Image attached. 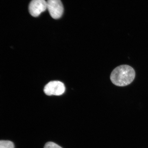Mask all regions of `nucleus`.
<instances>
[{
    "label": "nucleus",
    "instance_id": "1",
    "mask_svg": "<svg viewBox=\"0 0 148 148\" xmlns=\"http://www.w3.org/2000/svg\"><path fill=\"white\" fill-rule=\"evenodd\" d=\"M135 72L131 66L123 65L116 67L112 72L110 79L116 86H124L132 83L135 77Z\"/></svg>",
    "mask_w": 148,
    "mask_h": 148
},
{
    "label": "nucleus",
    "instance_id": "2",
    "mask_svg": "<svg viewBox=\"0 0 148 148\" xmlns=\"http://www.w3.org/2000/svg\"><path fill=\"white\" fill-rule=\"evenodd\" d=\"M65 90V87L64 83L57 81L50 82L44 88V92L49 96L60 95L64 93Z\"/></svg>",
    "mask_w": 148,
    "mask_h": 148
},
{
    "label": "nucleus",
    "instance_id": "3",
    "mask_svg": "<svg viewBox=\"0 0 148 148\" xmlns=\"http://www.w3.org/2000/svg\"><path fill=\"white\" fill-rule=\"evenodd\" d=\"M47 9L53 18L58 19L62 16L64 7L60 0H47Z\"/></svg>",
    "mask_w": 148,
    "mask_h": 148
},
{
    "label": "nucleus",
    "instance_id": "4",
    "mask_svg": "<svg viewBox=\"0 0 148 148\" xmlns=\"http://www.w3.org/2000/svg\"><path fill=\"white\" fill-rule=\"evenodd\" d=\"M29 13L37 17L47 9V3L45 0H32L29 5Z\"/></svg>",
    "mask_w": 148,
    "mask_h": 148
},
{
    "label": "nucleus",
    "instance_id": "5",
    "mask_svg": "<svg viewBox=\"0 0 148 148\" xmlns=\"http://www.w3.org/2000/svg\"><path fill=\"white\" fill-rule=\"evenodd\" d=\"M0 148H14V145L12 141L1 140L0 142Z\"/></svg>",
    "mask_w": 148,
    "mask_h": 148
},
{
    "label": "nucleus",
    "instance_id": "6",
    "mask_svg": "<svg viewBox=\"0 0 148 148\" xmlns=\"http://www.w3.org/2000/svg\"><path fill=\"white\" fill-rule=\"evenodd\" d=\"M44 148H62L53 142H48L45 144Z\"/></svg>",
    "mask_w": 148,
    "mask_h": 148
}]
</instances>
